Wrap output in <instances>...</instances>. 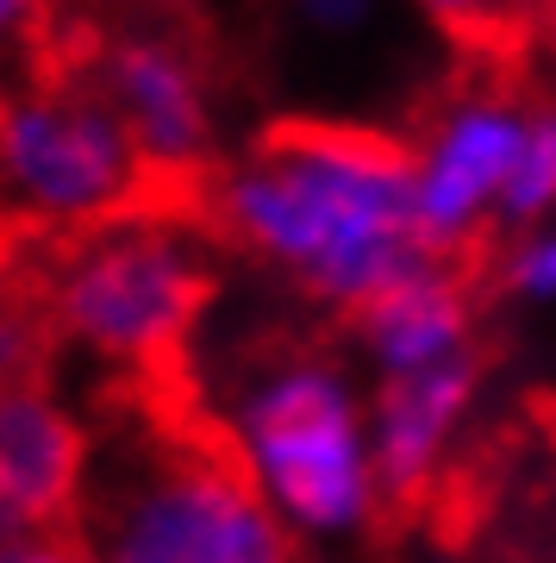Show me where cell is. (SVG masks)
<instances>
[{
	"instance_id": "cell-2",
	"label": "cell",
	"mask_w": 556,
	"mask_h": 563,
	"mask_svg": "<svg viewBox=\"0 0 556 563\" xmlns=\"http://www.w3.org/2000/svg\"><path fill=\"white\" fill-rule=\"evenodd\" d=\"M200 426L300 551L357 544L388 520L369 451V383L338 351L294 339L244 351L219 376Z\"/></svg>"
},
{
	"instance_id": "cell-3",
	"label": "cell",
	"mask_w": 556,
	"mask_h": 563,
	"mask_svg": "<svg viewBox=\"0 0 556 563\" xmlns=\"http://www.w3.org/2000/svg\"><path fill=\"white\" fill-rule=\"evenodd\" d=\"M38 295L57 351L151 376L181 363L213 313L219 239L207 220L181 213V201H144L81 239H63Z\"/></svg>"
},
{
	"instance_id": "cell-11",
	"label": "cell",
	"mask_w": 556,
	"mask_h": 563,
	"mask_svg": "<svg viewBox=\"0 0 556 563\" xmlns=\"http://www.w3.org/2000/svg\"><path fill=\"white\" fill-rule=\"evenodd\" d=\"M551 220H556V101L532 95L513 169H507V188H500L494 239H513V232H532V225H551Z\"/></svg>"
},
{
	"instance_id": "cell-14",
	"label": "cell",
	"mask_w": 556,
	"mask_h": 563,
	"mask_svg": "<svg viewBox=\"0 0 556 563\" xmlns=\"http://www.w3.org/2000/svg\"><path fill=\"white\" fill-rule=\"evenodd\" d=\"M551 7L556 0H419V13L469 51H507L525 32H537Z\"/></svg>"
},
{
	"instance_id": "cell-8",
	"label": "cell",
	"mask_w": 556,
	"mask_h": 563,
	"mask_svg": "<svg viewBox=\"0 0 556 563\" xmlns=\"http://www.w3.org/2000/svg\"><path fill=\"white\" fill-rule=\"evenodd\" d=\"M94 457V426L57 383L0 395V544L76 532Z\"/></svg>"
},
{
	"instance_id": "cell-7",
	"label": "cell",
	"mask_w": 556,
	"mask_h": 563,
	"mask_svg": "<svg viewBox=\"0 0 556 563\" xmlns=\"http://www.w3.org/2000/svg\"><path fill=\"white\" fill-rule=\"evenodd\" d=\"M107 113L120 120L132 157L157 201H181L219 169V101L207 57L169 25H125L94 51L88 69Z\"/></svg>"
},
{
	"instance_id": "cell-17",
	"label": "cell",
	"mask_w": 556,
	"mask_h": 563,
	"mask_svg": "<svg viewBox=\"0 0 556 563\" xmlns=\"http://www.w3.org/2000/svg\"><path fill=\"white\" fill-rule=\"evenodd\" d=\"M44 38V0H0V63Z\"/></svg>"
},
{
	"instance_id": "cell-16",
	"label": "cell",
	"mask_w": 556,
	"mask_h": 563,
	"mask_svg": "<svg viewBox=\"0 0 556 563\" xmlns=\"http://www.w3.org/2000/svg\"><path fill=\"white\" fill-rule=\"evenodd\" d=\"M0 563H100L81 532H44V539H20V544H0Z\"/></svg>"
},
{
	"instance_id": "cell-1",
	"label": "cell",
	"mask_w": 556,
	"mask_h": 563,
	"mask_svg": "<svg viewBox=\"0 0 556 563\" xmlns=\"http://www.w3.org/2000/svg\"><path fill=\"white\" fill-rule=\"evenodd\" d=\"M207 232L351 320L425 257L407 139L344 120H276L200 181Z\"/></svg>"
},
{
	"instance_id": "cell-13",
	"label": "cell",
	"mask_w": 556,
	"mask_h": 563,
	"mask_svg": "<svg viewBox=\"0 0 556 563\" xmlns=\"http://www.w3.org/2000/svg\"><path fill=\"white\" fill-rule=\"evenodd\" d=\"M488 288L507 307L556 313V220L488 244Z\"/></svg>"
},
{
	"instance_id": "cell-12",
	"label": "cell",
	"mask_w": 556,
	"mask_h": 563,
	"mask_svg": "<svg viewBox=\"0 0 556 563\" xmlns=\"http://www.w3.org/2000/svg\"><path fill=\"white\" fill-rule=\"evenodd\" d=\"M51 363H57V332L44 320L38 282L0 257V395L51 383Z\"/></svg>"
},
{
	"instance_id": "cell-5",
	"label": "cell",
	"mask_w": 556,
	"mask_h": 563,
	"mask_svg": "<svg viewBox=\"0 0 556 563\" xmlns=\"http://www.w3.org/2000/svg\"><path fill=\"white\" fill-rule=\"evenodd\" d=\"M144 201H157L151 176L88 76L0 88V213L81 239Z\"/></svg>"
},
{
	"instance_id": "cell-4",
	"label": "cell",
	"mask_w": 556,
	"mask_h": 563,
	"mask_svg": "<svg viewBox=\"0 0 556 563\" xmlns=\"http://www.w3.org/2000/svg\"><path fill=\"white\" fill-rule=\"evenodd\" d=\"M76 532L100 563H300L207 426H144L94 457Z\"/></svg>"
},
{
	"instance_id": "cell-18",
	"label": "cell",
	"mask_w": 556,
	"mask_h": 563,
	"mask_svg": "<svg viewBox=\"0 0 556 563\" xmlns=\"http://www.w3.org/2000/svg\"><path fill=\"white\" fill-rule=\"evenodd\" d=\"M551 101H556V95H551Z\"/></svg>"
},
{
	"instance_id": "cell-9",
	"label": "cell",
	"mask_w": 556,
	"mask_h": 563,
	"mask_svg": "<svg viewBox=\"0 0 556 563\" xmlns=\"http://www.w3.org/2000/svg\"><path fill=\"white\" fill-rule=\"evenodd\" d=\"M481 388H488V357L369 383V451H376L388 507H419L444 488L469 426H476Z\"/></svg>"
},
{
	"instance_id": "cell-15",
	"label": "cell",
	"mask_w": 556,
	"mask_h": 563,
	"mask_svg": "<svg viewBox=\"0 0 556 563\" xmlns=\"http://www.w3.org/2000/svg\"><path fill=\"white\" fill-rule=\"evenodd\" d=\"M381 0H288V13H294L300 32H313V38H357L363 25L376 20Z\"/></svg>"
},
{
	"instance_id": "cell-6",
	"label": "cell",
	"mask_w": 556,
	"mask_h": 563,
	"mask_svg": "<svg viewBox=\"0 0 556 563\" xmlns=\"http://www.w3.org/2000/svg\"><path fill=\"white\" fill-rule=\"evenodd\" d=\"M525 113H532V95L500 76H469L432 101L425 125L407 139L413 225L425 257L469 263L494 244L500 188L513 169Z\"/></svg>"
},
{
	"instance_id": "cell-10",
	"label": "cell",
	"mask_w": 556,
	"mask_h": 563,
	"mask_svg": "<svg viewBox=\"0 0 556 563\" xmlns=\"http://www.w3.org/2000/svg\"><path fill=\"white\" fill-rule=\"evenodd\" d=\"M351 363L363 383L425 376L444 363L481 357V288L469 263H419L351 313Z\"/></svg>"
}]
</instances>
